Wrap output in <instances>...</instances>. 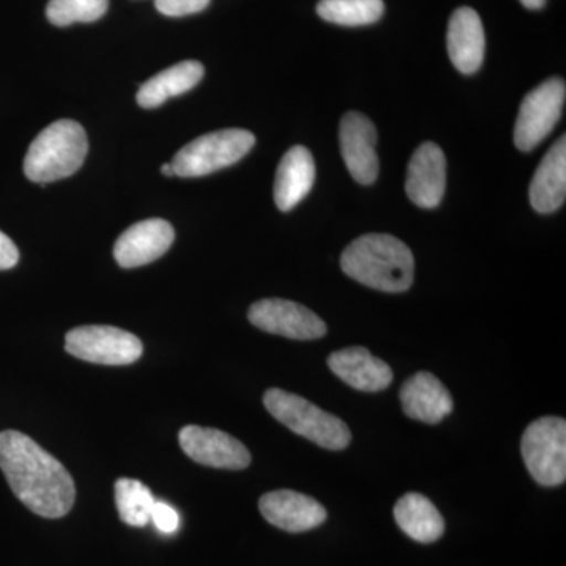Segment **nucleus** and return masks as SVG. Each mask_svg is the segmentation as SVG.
Returning a JSON list of instances; mask_svg holds the SVG:
<instances>
[{
	"instance_id": "obj_21",
	"label": "nucleus",
	"mask_w": 566,
	"mask_h": 566,
	"mask_svg": "<svg viewBox=\"0 0 566 566\" xmlns=\"http://www.w3.org/2000/svg\"><path fill=\"white\" fill-rule=\"evenodd\" d=\"M205 69L197 61H185L161 71L144 82L137 92V104L144 109H156L167 99L192 91L203 80Z\"/></svg>"
},
{
	"instance_id": "obj_25",
	"label": "nucleus",
	"mask_w": 566,
	"mask_h": 566,
	"mask_svg": "<svg viewBox=\"0 0 566 566\" xmlns=\"http://www.w3.org/2000/svg\"><path fill=\"white\" fill-rule=\"evenodd\" d=\"M210 2L211 0H155V6L166 17L180 18L200 13Z\"/></svg>"
},
{
	"instance_id": "obj_1",
	"label": "nucleus",
	"mask_w": 566,
	"mask_h": 566,
	"mask_svg": "<svg viewBox=\"0 0 566 566\" xmlns=\"http://www.w3.org/2000/svg\"><path fill=\"white\" fill-rule=\"evenodd\" d=\"M0 469L13 494L35 515L57 520L73 509L76 486L65 465L21 431L0 433Z\"/></svg>"
},
{
	"instance_id": "obj_13",
	"label": "nucleus",
	"mask_w": 566,
	"mask_h": 566,
	"mask_svg": "<svg viewBox=\"0 0 566 566\" xmlns=\"http://www.w3.org/2000/svg\"><path fill=\"white\" fill-rule=\"evenodd\" d=\"M260 512L268 523L290 534H301L322 526L327 512L316 499L292 490L271 491L262 495Z\"/></svg>"
},
{
	"instance_id": "obj_12",
	"label": "nucleus",
	"mask_w": 566,
	"mask_h": 566,
	"mask_svg": "<svg viewBox=\"0 0 566 566\" xmlns=\"http://www.w3.org/2000/svg\"><path fill=\"white\" fill-rule=\"evenodd\" d=\"M446 185L444 151L433 142H424L409 161L406 193L417 207L433 210L444 199Z\"/></svg>"
},
{
	"instance_id": "obj_15",
	"label": "nucleus",
	"mask_w": 566,
	"mask_h": 566,
	"mask_svg": "<svg viewBox=\"0 0 566 566\" xmlns=\"http://www.w3.org/2000/svg\"><path fill=\"white\" fill-rule=\"evenodd\" d=\"M331 371L360 392H381L394 381V371L364 346L340 349L327 357Z\"/></svg>"
},
{
	"instance_id": "obj_7",
	"label": "nucleus",
	"mask_w": 566,
	"mask_h": 566,
	"mask_svg": "<svg viewBox=\"0 0 566 566\" xmlns=\"http://www.w3.org/2000/svg\"><path fill=\"white\" fill-rule=\"evenodd\" d=\"M65 349L85 363L129 365L140 359L144 345L139 337L114 326H80L65 337Z\"/></svg>"
},
{
	"instance_id": "obj_28",
	"label": "nucleus",
	"mask_w": 566,
	"mask_h": 566,
	"mask_svg": "<svg viewBox=\"0 0 566 566\" xmlns=\"http://www.w3.org/2000/svg\"><path fill=\"white\" fill-rule=\"evenodd\" d=\"M527 10H542L546 6V0H520Z\"/></svg>"
},
{
	"instance_id": "obj_11",
	"label": "nucleus",
	"mask_w": 566,
	"mask_h": 566,
	"mask_svg": "<svg viewBox=\"0 0 566 566\" xmlns=\"http://www.w3.org/2000/svg\"><path fill=\"white\" fill-rule=\"evenodd\" d=\"M378 133L374 122L360 112H348L340 123V151L346 169L360 185H374L379 174L376 155Z\"/></svg>"
},
{
	"instance_id": "obj_27",
	"label": "nucleus",
	"mask_w": 566,
	"mask_h": 566,
	"mask_svg": "<svg viewBox=\"0 0 566 566\" xmlns=\"http://www.w3.org/2000/svg\"><path fill=\"white\" fill-rule=\"evenodd\" d=\"M18 262H20V251L17 244L6 233L0 232V271L11 270Z\"/></svg>"
},
{
	"instance_id": "obj_5",
	"label": "nucleus",
	"mask_w": 566,
	"mask_h": 566,
	"mask_svg": "<svg viewBox=\"0 0 566 566\" xmlns=\"http://www.w3.org/2000/svg\"><path fill=\"white\" fill-rule=\"evenodd\" d=\"M255 145V136L248 129L230 128L205 134L182 147L174 156L175 175L199 178L218 172L243 159Z\"/></svg>"
},
{
	"instance_id": "obj_6",
	"label": "nucleus",
	"mask_w": 566,
	"mask_h": 566,
	"mask_svg": "<svg viewBox=\"0 0 566 566\" xmlns=\"http://www.w3.org/2000/svg\"><path fill=\"white\" fill-rule=\"evenodd\" d=\"M521 453L532 479L554 488L566 480V422L562 417H539L521 438Z\"/></svg>"
},
{
	"instance_id": "obj_20",
	"label": "nucleus",
	"mask_w": 566,
	"mask_h": 566,
	"mask_svg": "<svg viewBox=\"0 0 566 566\" xmlns=\"http://www.w3.org/2000/svg\"><path fill=\"white\" fill-rule=\"evenodd\" d=\"M395 523L417 543L438 542L446 532L444 517L427 495L408 493L394 506Z\"/></svg>"
},
{
	"instance_id": "obj_29",
	"label": "nucleus",
	"mask_w": 566,
	"mask_h": 566,
	"mask_svg": "<svg viewBox=\"0 0 566 566\" xmlns=\"http://www.w3.org/2000/svg\"><path fill=\"white\" fill-rule=\"evenodd\" d=\"M161 172H163V175H166V177H175L172 164H170V163L163 164Z\"/></svg>"
},
{
	"instance_id": "obj_10",
	"label": "nucleus",
	"mask_w": 566,
	"mask_h": 566,
	"mask_svg": "<svg viewBox=\"0 0 566 566\" xmlns=\"http://www.w3.org/2000/svg\"><path fill=\"white\" fill-rule=\"evenodd\" d=\"M178 441L186 455L208 468L243 471L252 461L243 442L216 428L188 424L178 434Z\"/></svg>"
},
{
	"instance_id": "obj_8",
	"label": "nucleus",
	"mask_w": 566,
	"mask_h": 566,
	"mask_svg": "<svg viewBox=\"0 0 566 566\" xmlns=\"http://www.w3.org/2000/svg\"><path fill=\"white\" fill-rule=\"evenodd\" d=\"M565 81L553 77L543 82L523 99L515 125L517 150L531 151L553 132L564 111Z\"/></svg>"
},
{
	"instance_id": "obj_9",
	"label": "nucleus",
	"mask_w": 566,
	"mask_h": 566,
	"mask_svg": "<svg viewBox=\"0 0 566 566\" xmlns=\"http://www.w3.org/2000/svg\"><path fill=\"white\" fill-rule=\"evenodd\" d=\"M249 322L268 334L293 340H316L327 334L326 323L311 308L286 300L256 301L249 308Z\"/></svg>"
},
{
	"instance_id": "obj_16",
	"label": "nucleus",
	"mask_w": 566,
	"mask_h": 566,
	"mask_svg": "<svg viewBox=\"0 0 566 566\" xmlns=\"http://www.w3.org/2000/svg\"><path fill=\"white\" fill-rule=\"evenodd\" d=\"M486 39L482 20L475 10L461 7L453 11L447 31V51L455 69L474 74L485 59Z\"/></svg>"
},
{
	"instance_id": "obj_23",
	"label": "nucleus",
	"mask_w": 566,
	"mask_h": 566,
	"mask_svg": "<svg viewBox=\"0 0 566 566\" xmlns=\"http://www.w3.org/2000/svg\"><path fill=\"white\" fill-rule=\"evenodd\" d=\"M155 495L139 480L120 479L115 482V505L123 523L144 527L150 523Z\"/></svg>"
},
{
	"instance_id": "obj_19",
	"label": "nucleus",
	"mask_w": 566,
	"mask_h": 566,
	"mask_svg": "<svg viewBox=\"0 0 566 566\" xmlns=\"http://www.w3.org/2000/svg\"><path fill=\"white\" fill-rule=\"evenodd\" d=\"M531 205L542 214L557 211L566 197V139H560L546 153L528 189Z\"/></svg>"
},
{
	"instance_id": "obj_3",
	"label": "nucleus",
	"mask_w": 566,
	"mask_h": 566,
	"mask_svg": "<svg viewBox=\"0 0 566 566\" xmlns=\"http://www.w3.org/2000/svg\"><path fill=\"white\" fill-rule=\"evenodd\" d=\"M87 153V133L80 123H51L29 147L24 159L25 177L41 185L63 180L81 169Z\"/></svg>"
},
{
	"instance_id": "obj_26",
	"label": "nucleus",
	"mask_w": 566,
	"mask_h": 566,
	"mask_svg": "<svg viewBox=\"0 0 566 566\" xmlns=\"http://www.w3.org/2000/svg\"><path fill=\"white\" fill-rule=\"evenodd\" d=\"M150 521L161 534L166 535L175 534L180 527V515H178L177 510L161 501H155Z\"/></svg>"
},
{
	"instance_id": "obj_4",
	"label": "nucleus",
	"mask_w": 566,
	"mask_h": 566,
	"mask_svg": "<svg viewBox=\"0 0 566 566\" xmlns=\"http://www.w3.org/2000/svg\"><path fill=\"white\" fill-rule=\"evenodd\" d=\"M263 403L275 420L323 449L340 452L352 442V431L344 420L300 395L270 389L263 395Z\"/></svg>"
},
{
	"instance_id": "obj_22",
	"label": "nucleus",
	"mask_w": 566,
	"mask_h": 566,
	"mask_svg": "<svg viewBox=\"0 0 566 566\" xmlns=\"http://www.w3.org/2000/svg\"><path fill=\"white\" fill-rule=\"evenodd\" d=\"M316 13L324 21L346 28L375 24L385 14L382 0H319Z\"/></svg>"
},
{
	"instance_id": "obj_2",
	"label": "nucleus",
	"mask_w": 566,
	"mask_h": 566,
	"mask_svg": "<svg viewBox=\"0 0 566 566\" xmlns=\"http://www.w3.org/2000/svg\"><path fill=\"white\" fill-rule=\"evenodd\" d=\"M340 266L353 281L378 292H408L415 281V255L392 234L356 238L342 253Z\"/></svg>"
},
{
	"instance_id": "obj_24",
	"label": "nucleus",
	"mask_w": 566,
	"mask_h": 566,
	"mask_svg": "<svg viewBox=\"0 0 566 566\" xmlns=\"http://www.w3.org/2000/svg\"><path fill=\"white\" fill-rule=\"evenodd\" d=\"M109 0H50L46 17L51 24L59 28L74 22H95L106 14Z\"/></svg>"
},
{
	"instance_id": "obj_17",
	"label": "nucleus",
	"mask_w": 566,
	"mask_h": 566,
	"mask_svg": "<svg viewBox=\"0 0 566 566\" xmlns=\"http://www.w3.org/2000/svg\"><path fill=\"white\" fill-rule=\"evenodd\" d=\"M400 401L409 419L441 423L453 411V398L447 387L428 371H419L406 379L400 389Z\"/></svg>"
},
{
	"instance_id": "obj_18",
	"label": "nucleus",
	"mask_w": 566,
	"mask_h": 566,
	"mask_svg": "<svg viewBox=\"0 0 566 566\" xmlns=\"http://www.w3.org/2000/svg\"><path fill=\"white\" fill-rule=\"evenodd\" d=\"M315 175L312 153L303 145L290 148L275 172L274 202L279 210L286 212L303 202L314 188Z\"/></svg>"
},
{
	"instance_id": "obj_14",
	"label": "nucleus",
	"mask_w": 566,
	"mask_h": 566,
	"mask_svg": "<svg viewBox=\"0 0 566 566\" xmlns=\"http://www.w3.org/2000/svg\"><path fill=\"white\" fill-rule=\"evenodd\" d=\"M175 230L164 219H147L134 223L118 237L114 245L117 263L126 270L145 266L161 259L174 244Z\"/></svg>"
}]
</instances>
